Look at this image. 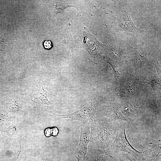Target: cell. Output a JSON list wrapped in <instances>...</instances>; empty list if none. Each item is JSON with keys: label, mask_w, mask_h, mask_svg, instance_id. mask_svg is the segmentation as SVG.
<instances>
[{"label": "cell", "mask_w": 161, "mask_h": 161, "mask_svg": "<svg viewBox=\"0 0 161 161\" xmlns=\"http://www.w3.org/2000/svg\"><path fill=\"white\" fill-rule=\"evenodd\" d=\"M149 144L151 147L142 152L143 161H155L160 158L161 138L154 140Z\"/></svg>", "instance_id": "cell-5"}, {"label": "cell", "mask_w": 161, "mask_h": 161, "mask_svg": "<svg viewBox=\"0 0 161 161\" xmlns=\"http://www.w3.org/2000/svg\"><path fill=\"white\" fill-rule=\"evenodd\" d=\"M117 154L120 156L121 161H134L131 159L128 154L122 152H120ZM155 161H161L160 158Z\"/></svg>", "instance_id": "cell-11"}, {"label": "cell", "mask_w": 161, "mask_h": 161, "mask_svg": "<svg viewBox=\"0 0 161 161\" xmlns=\"http://www.w3.org/2000/svg\"><path fill=\"white\" fill-rule=\"evenodd\" d=\"M89 161H121L118 154L113 156L108 154L104 149L93 148L88 154Z\"/></svg>", "instance_id": "cell-6"}, {"label": "cell", "mask_w": 161, "mask_h": 161, "mask_svg": "<svg viewBox=\"0 0 161 161\" xmlns=\"http://www.w3.org/2000/svg\"><path fill=\"white\" fill-rule=\"evenodd\" d=\"M26 73L24 70H23L18 75V82L19 85H21L25 77Z\"/></svg>", "instance_id": "cell-12"}, {"label": "cell", "mask_w": 161, "mask_h": 161, "mask_svg": "<svg viewBox=\"0 0 161 161\" xmlns=\"http://www.w3.org/2000/svg\"><path fill=\"white\" fill-rule=\"evenodd\" d=\"M118 121L109 118L92 121L91 141L94 148L107 149L112 145L116 137Z\"/></svg>", "instance_id": "cell-1"}, {"label": "cell", "mask_w": 161, "mask_h": 161, "mask_svg": "<svg viewBox=\"0 0 161 161\" xmlns=\"http://www.w3.org/2000/svg\"><path fill=\"white\" fill-rule=\"evenodd\" d=\"M72 161H80L79 158L77 156L75 157Z\"/></svg>", "instance_id": "cell-15"}, {"label": "cell", "mask_w": 161, "mask_h": 161, "mask_svg": "<svg viewBox=\"0 0 161 161\" xmlns=\"http://www.w3.org/2000/svg\"><path fill=\"white\" fill-rule=\"evenodd\" d=\"M119 26L122 30L136 33L137 28L131 20L129 12L124 11L118 21Z\"/></svg>", "instance_id": "cell-8"}, {"label": "cell", "mask_w": 161, "mask_h": 161, "mask_svg": "<svg viewBox=\"0 0 161 161\" xmlns=\"http://www.w3.org/2000/svg\"><path fill=\"white\" fill-rule=\"evenodd\" d=\"M47 92L44 90L43 86L34 89L29 96L30 101L35 104L50 105L52 103L48 100Z\"/></svg>", "instance_id": "cell-7"}, {"label": "cell", "mask_w": 161, "mask_h": 161, "mask_svg": "<svg viewBox=\"0 0 161 161\" xmlns=\"http://www.w3.org/2000/svg\"><path fill=\"white\" fill-rule=\"evenodd\" d=\"M44 48L47 49H50L52 47V42L49 40H46L43 42Z\"/></svg>", "instance_id": "cell-13"}, {"label": "cell", "mask_w": 161, "mask_h": 161, "mask_svg": "<svg viewBox=\"0 0 161 161\" xmlns=\"http://www.w3.org/2000/svg\"><path fill=\"white\" fill-rule=\"evenodd\" d=\"M126 124L122 121H118L117 129L113 143L107 149L117 150L132 155L138 161H143L142 152L134 148L128 140L125 132Z\"/></svg>", "instance_id": "cell-2"}, {"label": "cell", "mask_w": 161, "mask_h": 161, "mask_svg": "<svg viewBox=\"0 0 161 161\" xmlns=\"http://www.w3.org/2000/svg\"><path fill=\"white\" fill-rule=\"evenodd\" d=\"M59 132V130L57 128L53 127L46 129L44 133L47 137H49L52 135L53 136H57Z\"/></svg>", "instance_id": "cell-10"}, {"label": "cell", "mask_w": 161, "mask_h": 161, "mask_svg": "<svg viewBox=\"0 0 161 161\" xmlns=\"http://www.w3.org/2000/svg\"><path fill=\"white\" fill-rule=\"evenodd\" d=\"M150 85L153 89L155 99H158L160 95L161 87L160 83L157 79L146 80L143 82Z\"/></svg>", "instance_id": "cell-9"}, {"label": "cell", "mask_w": 161, "mask_h": 161, "mask_svg": "<svg viewBox=\"0 0 161 161\" xmlns=\"http://www.w3.org/2000/svg\"><path fill=\"white\" fill-rule=\"evenodd\" d=\"M155 66L157 70L158 76L160 78V67L158 62H157L155 64Z\"/></svg>", "instance_id": "cell-14"}, {"label": "cell", "mask_w": 161, "mask_h": 161, "mask_svg": "<svg viewBox=\"0 0 161 161\" xmlns=\"http://www.w3.org/2000/svg\"><path fill=\"white\" fill-rule=\"evenodd\" d=\"M90 126L88 122L82 124L80 127V141L75 149L76 154L79 158L85 159L87 152V146L89 141Z\"/></svg>", "instance_id": "cell-4"}, {"label": "cell", "mask_w": 161, "mask_h": 161, "mask_svg": "<svg viewBox=\"0 0 161 161\" xmlns=\"http://www.w3.org/2000/svg\"><path fill=\"white\" fill-rule=\"evenodd\" d=\"M97 112V109L93 107L92 103H91L80 109L71 114L64 115L53 114V116L56 120L69 118L73 120L80 121L82 124H84L93 118Z\"/></svg>", "instance_id": "cell-3"}]
</instances>
